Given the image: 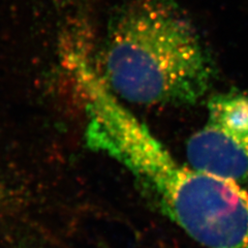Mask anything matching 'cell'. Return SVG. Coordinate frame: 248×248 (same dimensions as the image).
<instances>
[{"label": "cell", "mask_w": 248, "mask_h": 248, "mask_svg": "<svg viewBox=\"0 0 248 248\" xmlns=\"http://www.w3.org/2000/svg\"><path fill=\"white\" fill-rule=\"evenodd\" d=\"M214 74L210 54L176 0H131L108 29L100 77L129 104L195 105Z\"/></svg>", "instance_id": "obj_2"}, {"label": "cell", "mask_w": 248, "mask_h": 248, "mask_svg": "<svg viewBox=\"0 0 248 248\" xmlns=\"http://www.w3.org/2000/svg\"><path fill=\"white\" fill-rule=\"evenodd\" d=\"M188 165L240 185L248 183V92L209 100L208 117L186 144Z\"/></svg>", "instance_id": "obj_3"}, {"label": "cell", "mask_w": 248, "mask_h": 248, "mask_svg": "<svg viewBox=\"0 0 248 248\" xmlns=\"http://www.w3.org/2000/svg\"><path fill=\"white\" fill-rule=\"evenodd\" d=\"M69 65L83 91L87 143L134 175L157 211L204 248H248L242 185L178 161L107 87L85 55Z\"/></svg>", "instance_id": "obj_1"}]
</instances>
